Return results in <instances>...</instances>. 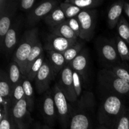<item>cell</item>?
<instances>
[{
	"label": "cell",
	"instance_id": "1",
	"mask_svg": "<svg viewBox=\"0 0 129 129\" xmlns=\"http://www.w3.org/2000/svg\"><path fill=\"white\" fill-rule=\"evenodd\" d=\"M95 100L90 91H86L76 102L71 115L69 129H90L94 113Z\"/></svg>",
	"mask_w": 129,
	"mask_h": 129
},
{
	"label": "cell",
	"instance_id": "2",
	"mask_svg": "<svg viewBox=\"0 0 129 129\" xmlns=\"http://www.w3.org/2000/svg\"><path fill=\"white\" fill-rule=\"evenodd\" d=\"M126 109L120 96L108 93L102 100L100 105L98 121L100 125H104L110 129H113Z\"/></svg>",
	"mask_w": 129,
	"mask_h": 129
},
{
	"label": "cell",
	"instance_id": "3",
	"mask_svg": "<svg viewBox=\"0 0 129 129\" xmlns=\"http://www.w3.org/2000/svg\"><path fill=\"white\" fill-rule=\"evenodd\" d=\"M39 39V30L37 28L27 30L23 34L20 43L14 53L13 61L18 64L23 76L25 75L26 62L28 55L32 47Z\"/></svg>",
	"mask_w": 129,
	"mask_h": 129
},
{
	"label": "cell",
	"instance_id": "4",
	"mask_svg": "<svg viewBox=\"0 0 129 129\" xmlns=\"http://www.w3.org/2000/svg\"><path fill=\"white\" fill-rule=\"evenodd\" d=\"M98 80L100 86L109 94L120 96L129 95V83L121 79L107 68L98 72Z\"/></svg>",
	"mask_w": 129,
	"mask_h": 129
},
{
	"label": "cell",
	"instance_id": "5",
	"mask_svg": "<svg viewBox=\"0 0 129 129\" xmlns=\"http://www.w3.org/2000/svg\"><path fill=\"white\" fill-rule=\"evenodd\" d=\"M52 89L56 108L57 119L62 127L67 128L69 127L73 108L69 105V102L57 84H55Z\"/></svg>",
	"mask_w": 129,
	"mask_h": 129
},
{
	"label": "cell",
	"instance_id": "6",
	"mask_svg": "<svg viewBox=\"0 0 129 129\" xmlns=\"http://www.w3.org/2000/svg\"><path fill=\"white\" fill-rule=\"evenodd\" d=\"M18 1L0 0V45L3 43L4 38L16 18Z\"/></svg>",
	"mask_w": 129,
	"mask_h": 129
},
{
	"label": "cell",
	"instance_id": "7",
	"mask_svg": "<svg viewBox=\"0 0 129 129\" xmlns=\"http://www.w3.org/2000/svg\"><path fill=\"white\" fill-rule=\"evenodd\" d=\"M97 12L96 10H82L77 16L81 26L80 38L89 41L94 35L96 25Z\"/></svg>",
	"mask_w": 129,
	"mask_h": 129
},
{
	"label": "cell",
	"instance_id": "8",
	"mask_svg": "<svg viewBox=\"0 0 129 129\" xmlns=\"http://www.w3.org/2000/svg\"><path fill=\"white\" fill-rule=\"evenodd\" d=\"M96 48L101 59L109 64L108 66L120 63V58L114 39L109 40L105 38H100L97 41Z\"/></svg>",
	"mask_w": 129,
	"mask_h": 129
},
{
	"label": "cell",
	"instance_id": "9",
	"mask_svg": "<svg viewBox=\"0 0 129 129\" xmlns=\"http://www.w3.org/2000/svg\"><path fill=\"white\" fill-rule=\"evenodd\" d=\"M23 17L21 15H18L6 33L1 47V50L6 54H10L13 51L15 47H17L19 35L23 25Z\"/></svg>",
	"mask_w": 129,
	"mask_h": 129
},
{
	"label": "cell",
	"instance_id": "10",
	"mask_svg": "<svg viewBox=\"0 0 129 129\" xmlns=\"http://www.w3.org/2000/svg\"><path fill=\"white\" fill-rule=\"evenodd\" d=\"M11 114L17 129H29L32 118L25 98L11 107Z\"/></svg>",
	"mask_w": 129,
	"mask_h": 129
},
{
	"label": "cell",
	"instance_id": "11",
	"mask_svg": "<svg viewBox=\"0 0 129 129\" xmlns=\"http://www.w3.org/2000/svg\"><path fill=\"white\" fill-rule=\"evenodd\" d=\"M57 85L66 97L69 103H74L78 100L73 84V69L66 65L60 72Z\"/></svg>",
	"mask_w": 129,
	"mask_h": 129
},
{
	"label": "cell",
	"instance_id": "12",
	"mask_svg": "<svg viewBox=\"0 0 129 129\" xmlns=\"http://www.w3.org/2000/svg\"><path fill=\"white\" fill-rule=\"evenodd\" d=\"M55 74L47 59H45L41 69L35 79V84L39 94L47 91L52 81L54 79Z\"/></svg>",
	"mask_w": 129,
	"mask_h": 129
},
{
	"label": "cell",
	"instance_id": "13",
	"mask_svg": "<svg viewBox=\"0 0 129 129\" xmlns=\"http://www.w3.org/2000/svg\"><path fill=\"white\" fill-rule=\"evenodd\" d=\"M56 1H44L35 6L27 15V24L29 26L36 25L41 20H44L54 8L59 6Z\"/></svg>",
	"mask_w": 129,
	"mask_h": 129
},
{
	"label": "cell",
	"instance_id": "14",
	"mask_svg": "<svg viewBox=\"0 0 129 129\" xmlns=\"http://www.w3.org/2000/svg\"><path fill=\"white\" fill-rule=\"evenodd\" d=\"M41 113L46 125L50 127L54 126L57 116L52 89H49L44 95L42 101Z\"/></svg>",
	"mask_w": 129,
	"mask_h": 129
},
{
	"label": "cell",
	"instance_id": "15",
	"mask_svg": "<svg viewBox=\"0 0 129 129\" xmlns=\"http://www.w3.org/2000/svg\"><path fill=\"white\" fill-rule=\"evenodd\" d=\"M78 41V40H77ZM76 40H70L50 33L44 40V49L46 51H54L64 53L70 47L74 45Z\"/></svg>",
	"mask_w": 129,
	"mask_h": 129
},
{
	"label": "cell",
	"instance_id": "16",
	"mask_svg": "<svg viewBox=\"0 0 129 129\" xmlns=\"http://www.w3.org/2000/svg\"><path fill=\"white\" fill-rule=\"evenodd\" d=\"M12 88L8 73L1 70L0 73V107L6 111H10L12 107L11 101Z\"/></svg>",
	"mask_w": 129,
	"mask_h": 129
},
{
	"label": "cell",
	"instance_id": "17",
	"mask_svg": "<svg viewBox=\"0 0 129 129\" xmlns=\"http://www.w3.org/2000/svg\"><path fill=\"white\" fill-rule=\"evenodd\" d=\"M88 50L84 48L78 56L68 64L73 71L81 76L84 82L86 81L88 78Z\"/></svg>",
	"mask_w": 129,
	"mask_h": 129
},
{
	"label": "cell",
	"instance_id": "18",
	"mask_svg": "<svg viewBox=\"0 0 129 129\" xmlns=\"http://www.w3.org/2000/svg\"><path fill=\"white\" fill-rule=\"evenodd\" d=\"M125 1H118L112 4L107 13V22L110 29H113L118 24L123 10Z\"/></svg>",
	"mask_w": 129,
	"mask_h": 129
},
{
	"label": "cell",
	"instance_id": "19",
	"mask_svg": "<svg viewBox=\"0 0 129 129\" xmlns=\"http://www.w3.org/2000/svg\"><path fill=\"white\" fill-rule=\"evenodd\" d=\"M47 59L51 64L55 76L60 73L66 66V62L63 53L54 51H47Z\"/></svg>",
	"mask_w": 129,
	"mask_h": 129
},
{
	"label": "cell",
	"instance_id": "20",
	"mask_svg": "<svg viewBox=\"0 0 129 129\" xmlns=\"http://www.w3.org/2000/svg\"><path fill=\"white\" fill-rule=\"evenodd\" d=\"M66 20L67 18L64 12L59 6L54 8L44 19V22L50 27V29L55 28L62 23L64 22Z\"/></svg>",
	"mask_w": 129,
	"mask_h": 129
},
{
	"label": "cell",
	"instance_id": "21",
	"mask_svg": "<svg viewBox=\"0 0 129 129\" xmlns=\"http://www.w3.org/2000/svg\"><path fill=\"white\" fill-rule=\"evenodd\" d=\"M50 32L70 40H78V37L68 25L67 20L55 28L50 29Z\"/></svg>",
	"mask_w": 129,
	"mask_h": 129
},
{
	"label": "cell",
	"instance_id": "22",
	"mask_svg": "<svg viewBox=\"0 0 129 129\" xmlns=\"http://www.w3.org/2000/svg\"><path fill=\"white\" fill-rule=\"evenodd\" d=\"M22 85L25 93V99L27 103L28 108L30 112H32L34 110V101H35L34 88L31 85V82L28 80L25 76L23 78Z\"/></svg>",
	"mask_w": 129,
	"mask_h": 129
},
{
	"label": "cell",
	"instance_id": "23",
	"mask_svg": "<svg viewBox=\"0 0 129 129\" xmlns=\"http://www.w3.org/2000/svg\"><path fill=\"white\" fill-rule=\"evenodd\" d=\"M44 45H42L40 40L39 39L38 41L35 43L34 46L32 47V49H31L30 55H28V57L27 60H26L25 74H26V72L28 71V69H30V67L31 66V65L44 53Z\"/></svg>",
	"mask_w": 129,
	"mask_h": 129
},
{
	"label": "cell",
	"instance_id": "24",
	"mask_svg": "<svg viewBox=\"0 0 129 129\" xmlns=\"http://www.w3.org/2000/svg\"><path fill=\"white\" fill-rule=\"evenodd\" d=\"M64 2L72 4L82 10H94L102 5L103 0H66Z\"/></svg>",
	"mask_w": 129,
	"mask_h": 129
},
{
	"label": "cell",
	"instance_id": "25",
	"mask_svg": "<svg viewBox=\"0 0 129 129\" xmlns=\"http://www.w3.org/2000/svg\"><path fill=\"white\" fill-rule=\"evenodd\" d=\"M83 49H84V43L83 42H79L78 40L74 45L67 49L63 53L66 62V65H68L73 59H75Z\"/></svg>",
	"mask_w": 129,
	"mask_h": 129
},
{
	"label": "cell",
	"instance_id": "26",
	"mask_svg": "<svg viewBox=\"0 0 129 129\" xmlns=\"http://www.w3.org/2000/svg\"><path fill=\"white\" fill-rule=\"evenodd\" d=\"M8 75L13 86L20 83L24 77L21 73L20 66L15 61H13L9 65Z\"/></svg>",
	"mask_w": 129,
	"mask_h": 129
},
{
	"label": "cell",
	"instance_id": "27",
	"mask_svg": "<svg viewBox=\"0 0 129 129\" xmlns=\"http://www.w3.org/2000/svg\"><path fill=\"white\" fill-rule=\"evenodd\" d=\"M44 60H45V55H44V52L38 58L37 60L31 65V66L30 67L28 71L26 72L25 77L28 80L30 81V82L35 81V79L36 78L37 75L38 73H39V71L41 69Z\"/></svg>",
	"mask_w": 129,
	"mask_h": 129
},
{
	"label": "cell",
	"instance_id": "28",
	"mask_svg": "<svg viewBox=\"0 0 129 129\" xmlns=\"http://www.w3.org/2000/svg\"><path fill=\"white\" fill-rule=\"evenodd\" d=\"M107 69L111 71L121 79L129 83V68L128 66L120 63L111 66H108Z\"/></svg>",
	"mask_w": 129,
	"mask_h": 129
},
{
	"label": "cell",
	"instance_id": "29",
	"mask_svg": "<svg viewBox=\"0 0 129 129\" xmlns=\"http://www.w3.org/2000/svg\"><path fill=\"white\" fill-rule=\"evenodd\" d=\"M114 40L116 42L117 51L120 59L123 61H129V48L127 42L118 35L115 37Z\"/></svg>",
	"mask_w": 129,
	"mask_h": 129
},
{
	"label": "cell",
	"instance_id": "30",
	"mask_svg": "<svg viewBox=\"0 0 129 129\" xmlns=\"http://www.w3.org/2000/svg\"><path fill=\"white\" fill-rule=\"evenodd\" d=\"M117 28L118 36L129 44V23L123 16H121Z\"/></svg>",
	"mask_w": 129,
	"mask_h": 129
},
{
	"label": "cell",
	"instance_id": "31",
	"mask_svg": "<svg viewBox=\"0 0 129 129\" xmlns=\"http://www.w3.org/2000/svg\"><path fill=\"white\" fill-rule=\"evenodd\" d=\"M60 8L64 12L67 19H70L72 18H75L78 16L79 13L82 11L79 8L66 2H62L59 5Z\"/></svg>",
	"mask_w": 129,
	"mask_h": 129
},
{
	"label": "cell",
	"instance_id": "32",
	"mask_svg": "<svg viewBox=\"0 0 129 129\" xmlns=\"http://www.w3.org/2000/svg\"><path fill=\"white\" fill-rule=\"evenodd\" d=\"M25 98V93L22 85V81L18 84L13 86L11 94V101L12 107L18 102Z\"/></svg>",
	"mask_w": 129,
	"mask_h": 129
},
{
	"label": "cell",
	"instance_id": "33",
	"mask_svg": "<svg viewBox=\"0 0 129 129\" xmlns=\"http://www.w3.org/2000/svg\"><path fill=\"white\" fill-rule=\"evenodd\" d=\"M73 84H74V90L78 98L81 96L82 88H83V78L76 71L73 70Z\"/></svg>",
	"mask_w": 129,
	"mask_h": 129
},
{
	"label": "cell",
	"instance_id": "34",
	"mask_svg": "<svg viewBox=\"0 0 129 129\" xmlns=\"http://www.w3.org/2000/svg\"><path fill=\"white\" fill-rule=\"evenodd\" d=\"M0 129H17L11 114V110L0 121Z\"/></svg>",
	"mask_w": 129,
	"mask_h": 129
},
{
	"label": "cell",
	"instance_id": "35",
	"mask_svg": "<svg viewBox=\"0 0 129 129\" xmlns=\"http://www.w3.org/2000/svg\"><path fill=\"white\" fill-rule=\"evenodd\" d=\"M113 129H128V110H125L116 123Z\"/></svg>",
	"mask_w": 129,
	"mask_h": 129
},
{
	"label": "cell",
	"instance_id": "36",
	"mask_svg": "<svg viewBox=\"0 0 129 129\" xmlns=\"http://www.w3.org/2000/svg\"><path fill=\"white\" fill-rule=\"evenodd\" d=\"M36 3L35 0H21L18 1V8L19 10L23 11H31Z\"/></svg>",
	"mask_w": 129,
	"mask_h": 129
},
{
	"label": "cell",
	"instance_id": "37",
	"mask_svg": "<svg viewBox=\"0 0 129 129\" xmlns=\"http://www.w3.org/2000/svg\"><path fill=\"white\" fill-rule=\"evenodd\" d=\"M67 21H68V25L71 27V28L73 30L74 34L76 35L79 38L81 33V26L80 23L79 22V20L77 18V17L72 18L70 19H67Z\"/></svg>",
	"mask_w": 129,
	"mask_h": 129
},
{
	"label": "cell",
	"instance_id": "38",
	"mask_svg": "<svg viewBox=\"0 0 129 129\" xmlns=\"http://www.w3.org/2000/svg\"><path fill=\"white\" fill-rule=\"evenodd\" d=\"M123 11L129 18V3L125 2L124 6H123Z\"/></svg>",
	"mask_w": 129,
	"mask_h": 129
},
{
	"label": "cell",
	"instance_id": "39",
	"mask_svg": "<svg viewBox=\"0 0 129 129\" xmlns=\"http://www.w3.org/2000/svg\"><path fill=\"white\" fill-rule=\"evenodd\" d=\"M33 129H43V125H42L39 122H37L34 124Z\"/></svg>",
	"mask_w": 129,
	"mask_h": 129
},
{
	"label": "cell",
	"instance_id": "40",
	"mask_svg": "<svg viewBox=\"0 0 129 129\" xmlns=\"http://www.w3.org/2000/svg\"><path fill=\"white\" fill-rule=\"evenodd\" d=\"M96 129H110V128L109 127H107V126L104 125H100Z\"/></svg>",
	"mask_w": 129,
	"mask_h": 129
},
{
	"label": "cell",
	"instance_id": "41",
	"mask_svg": "<svg viewBox=\"0 0 129 129\" xmlns=\"http://www.w3.org/2000/svg\"><path fill=\"white\" fill-rule=\"evenodd\" d=\"M43 129H52L51 127L47 125H43Z\"/></svg>",
	"mask_w": 129,
	"mask_h": 129
},
{
	"label": "cell",
	"instance_id": "42",
	"mask_svg": "<svg viewBox=\"0 0 129 129\" xmlns=\"http://www.w3.org/2000/svg\"><path fill=\"white\" fill-rule=\"evenodd\" d=\"M128 129H129V110H128Z\"/></svg>",
	"mask_w": 129,
	"mask_h": 129
}]
</instances>
